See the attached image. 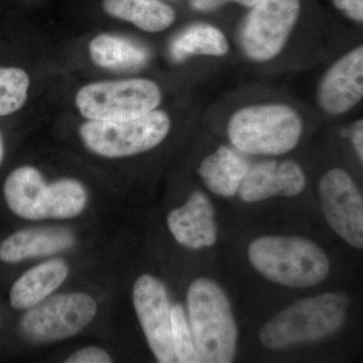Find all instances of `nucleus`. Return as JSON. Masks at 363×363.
Instances as JSON below:
<instances>
[{"label":"nucleus","instance_id":"9d476101","mask_svg":"<svg viewBox=\"0 0 363 363\" xmlns=\"http://www.w3.org/2000/svg\"><path fill=\"white\" fill-rule=\"evenodd\" d=\"M319 195L331 228L351 247L362 248V195L350 174L342 169L327 172L320 181Z\"/></svg>","mask_w":363,"mask_h":363},{"label":"nucleus","instance_id":"412c9836","mask_svg":"<svg viewBox=\"0 0 363 363\" xmlns=\"http://www.w3.org/2000/svg\"><path fill=\"white\" fill-rule=\"evenodd\" d=\"M30 87V78L20 68L0 67V116L20 111L25 105Z\"/></svg>","mask_w":363,"mask_h":363},{"label":"nucleus","instance_id":"dca6fc26","mask_svg":"<svg viewBox=\"0 0 363 363\" xmlns=\"http://www.w3.org/2000/svg\"><path fill=\"white\" fill-rule=\"evenodd\" d=\"M64 260L55 259L32 267L14 281L9 302L16 310H28L49 298L68 278Z\"/></svg>","mask_w":363,"mask_h":363},{"label":"nucleus","instance_id":"4468645a","mask_svg":"<svg viewBox=\"0 0 363 363\" xmlns=\"http://www.w3.org/2000/svg\"><path fill=\"white\" fill-rule=\"evenodd\" d=\"M167 223L177 242L200 250L215 245L216 224L212 203L204 193H193L183 206L172 210Z\"/></svg>","mask_w":363,"mask_h":363},{"label":"nucleus","instance_id":"bb28decb","mask_svg":"<svg viewBox=\"0 0 363 363\" xmlns=\"http://www.w3.org/2000/svg\"><path fill=\"white\" fill-rule=\"evenodd\" d=\"M4 157V138H2L1 133H0V166H1L2 161Z\"/></svg>","mask_w":363,"mask_h":363},{"label":"nucleus","instance_id":"20e7f679","mask_svg":"<svg viewBox=\"0 0 363 363\" xmlns=\"http://www.w3.org/2000/svg\"><path fill=\"white\" fill-rule=\"evenodd\" d=\"M4 196L9 209L26 220L74 218L84 211L88 201L80 182L62 179L48 185L30 166L20 167L7 176Z\"/></svg>","mask_w":363,"mask_h":363},{"label":"nucleus","instance_id":"6ab92c4d","mask_svg":"<svg viewBox=\"0 0 363 363\" xmlns=\"http://www.w3.org/2000/svg\"><path fill=\"white\" fill-rule=\"evenodd\" d=\"M89 54L95 65L111 70L140 68L149 60V52L142 45L106 33L91 40Z\"/></svg>","mask_w":363,"mask_h":363},{"label":"nucleus","instance_id":"aec40b11","mask_svg":"<svg viewBox=\"0 0 363 363\" xmlns=\"http://www.w3.org/2000/svg\"><path fill=\"white\" fill-rule=\"evenodd\" d=\"M229 50L228 40L219 28L209 25H196L177 35L171 44V52L177 61L191 55L224 56Z\"/></svg>","mask_w":363,"mask_h":363},{"label":"nucleus","instance_id":"423d86ee","mask_svg":"<svg viewBox=\"0 0 363 363\" xmlns=\"http://www.w3.org/2000/svg\"><path fill=\"white\" fill-rule=\"evenodd\" d=\"M171 121L155 111L121 121H89L81 125V140L91 152L104 157H124L154 149L167 138Z\"/></svg>","mask_w":363,"mask_h":363},{"label":"nucleus","instance_id":"f3484780","mask_svg":"<svg viewBox=\"0 0 363 363\" xmlns=\"http://www.w3.org/2000/svg\"><path fill=\"white\" fill-rule=\"evenodd\" d=\"M248 169L250 164L242 157L228 147H220L203 160L198 172L212 193L221 197H233Z\"/></svg>","mask_w":363,"mask_h":363},{"label":"nucleus","instance_id":"1a4fd4ad","mask_svg":"<svg viewBox=\"0 0 363 363\" xmlns=\"http://www.w3.org/2000/svg\"><path fill=\"white\" fill-rule=\"evenodd\" d=\"M252 7L241 45L253 61H269L285 47L300 14V0H259Z\"/></svg>","mask_w":363,"mask_h":363},{"label":"nucleus","instance_id":"4be33fe9","mask_svg":"<svg viewBox=\"0 0 363 363\" xmlns=\"http://www.w3.org/2000/svg\"><path fill=\"white\" fill-rule=\"evenodd\" d=\"M171 339L176 362H201L196 350L194 339L185 311L180 304L172 306Z\"/></svg>","mask_w":363,"mask_h":363},{"label":"nucleus","instance_id":"393cba45","mask_svg":"<svg viewBox=\"0 0 363 363\" xmlns=\"http://www.w3.org/2000/svg\"><path fill=\"white\" fill-rule=\"evenodd\" d=\"M233 1L245 6H253L259 0H192V6L198 11H212Z\"/></svg>","mask_w":363,"mask_h":363},{"label":"nucleus","instance_id":"b1692460","mask_svg":"<svg viewBox=\"0 0 363 363\" xmlns=\"http://www.w3.org/2000/svg\"><path fill=\"white\" fill-rule=\"evenodd\" d=\"M334 4L352 20L362 23L363 0H334Z\"/></svg>","mask_w":363,"mask_h":363},{"label":"nucleus","instance_id":"39448f33","mask_svg":"<svg viewBox=\"0 0 363 363\" xmlns=\"http://www.w3.org/2000/svg\"><path fill=\"white\" fill-rule=\"evenodd\" d=\"M228 138L240 152L279 156L295 149L303 133L297 112L283 104L245 107L233 114Z\"/></svg>","mask_w":363,"mask_h":363},{"label":"nucleus","instance_id":"f8f14e48","mask_svg":"<svg viewBox=\"0 0 363 363\" xmlns=\"http://www.w3.org/2000/svg\"><path fill=\"white\" fill-rule=\"evenodd\" d=\"M303 169L293 161H266L250 167L238 192L245 202H259L276 196L295 197L304 190Z\"/></svg>","mask_w":363,"mask_h":363},{"label":"nucleus","instance_id":"f257e3e1","mask_svg":"<svg viewBox=\"0 0 363 363\" xmlns=\"http://www.w3.org/2000/svg\"><path fill=\"white\" fill-rule=\"evenodd\" d=\"M350 300L342 293H324L301 298L269 319L259 331L267 350H285L321 340L342 327Z\"/></svg>","mask_w":363,"mask_h":363},{"label":"nucleus","instance_id":"a878e982","mask_svg":"<svg viewBox=\"0 0 363 363\" xmlns=\"http://www.w3.org/2000/svg\"><path fill=\"white\" fill-rule=\"evenodd\" d=\"M352 140L360 161H363V123L357 121L352 128Z\"/></svg>","mask_w":363,"mask_h":363},{"label":"nucleus","instance_id":"f03ea898","mask_svg":"<svg viewBox=\"0 0 363 363\" xmlns=\"http://www.w3.org/2000/svg\"><path fill=\"white\" fill-rule=\"evenodd\" d=\"M247 255L250 264L264 278L290 288L318 285L330 271L324 250L301 236H260L250 243Z\"/></svg>","mask_w":363,"mask_h":363},{"label":"nucleus","instance_id":"a211bd4d","mask_svg":"<svg viewBox=\"0 0 363 363\" xmlns=\"http://www.w3.org/2000/svg\"><path fill=\"white\" fill-rule=\"evenodd\" d=\"M105 13L130 21L145 32L166 30L175 21V11L161 0H104Z\"/></svg>","mask_w":363,"mask_h":363},{"label":"nucleus","instance_id":"7ed1b4c3","mask_svg":"<svg viewBox=\"0 0 363 363\" xmlns=\"http://www.w3.org/2000/svg\"><path fill=\"white\" fill-rule=\"evenodd\" d=\"M189 326L201 362H233L238 326L225 292L216 281L195 279L187 294Z\"/></svg>","mask_w":363,"mask_h":363},{"label":"nucleus","instance_id":"5701e85b","mask_svg":"<svg viewBox=\"0 0 363 363\" xmlns=\"http://www.w3.org/2000/svg\"><path fill=\"white\" fill-rule=\"evenodd\" d=\"M67 363H111L112 358L106 350L95 346L82 348L72 353Z\"/></svg>","mask_w":363,"mask_h":363},{"label":"nucleus","instance_id":"2eb2a0df","mask_svg":"<svg viewBox=\"0 0 363 363\" xmlns=\"http://www.w3.org/2000/svg\"><path fill=\"white\" fill-rule=\"evenodd\" d=\"M75 245V236L62 227H40L16 231L0 245V260L18 264L33 257L65 252Z\"/></svg>","mask_w":363,"mask_h":363},{"label":"nucleus","instance_id":"0eeeda50","mask_svg":"<svg viewBox=\"0 0 363 363\" xmlns=\"http://www.w3.org/2000/svg\"><path fill=\"white\" fill-rule=\"evenodd\" d=\"M161 99L156 83L147 79H128L84 86L76 95V105L88 121H121L155 111Z\"/></svg>","mask_w":363,"mask_h":363},{"label":"nucleus","instance_id":"ddd939ff","mask_svg":"<svg viewBox=\"0 0 363 363\" xmlns=\"http://www.w3.org/2000/svg\"><path fill=\"white\" fill-rule=\"evenodd\" d=\"M363 96V48H357L338 60L319 88V102L325 111L342 114L352 109Z\"/></svg>","mask_w":363,"mask_h":363},{"label":"nucleus","instance_id":"9b49d317","mask_svg":"<svg viewBox=\"0 0 363 363\" xmlns=\"http://www.w3.org/2000/svg\"><path fill=\"white\" fill-rule=\"evenodd\" d=\"M133 306L150 350L157 362H176L171 339V309L166 286L156 277L143 274L133 290Z\"/></svg>","mask_w":363,"mask_h":363},{"label":"nucleus","instance_id":"6e6552de","mask_svg":"<svg viewBox=\"0 0 363 363\" xmlns=\"http://www.w3.org/2000/svg\"><path fill=\"white\" fill-rule=\"evenodd\" d=\"M96 300L86 293H67L49 298L26 310L20 334L33 344L52 343L74 337L96 316Z\"/></svg>","mask_w":363,"mask_h":363}]
</instances>
